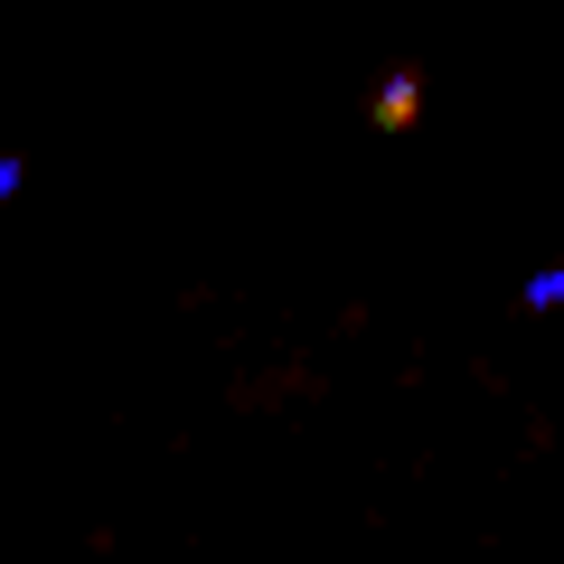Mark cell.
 <instances>
[{
	"instance_id": "obj_3",
	"label": "cell",
	"mask_w": 564,
	"mask_h": 564,
	"mask_svg": "<svg viewBox=\"0 0 564 564\" xmlns=\"http://www.w3.org/2000/svg\"><path fill=\"white\" fill-rule=\"evenodd\" d=\"M10 188H20V161H0V207H10Z\"/></svg>"
},
{
	"instance_id": "obj_2",
	"label": "cell",
	"mask_w": 564,
	"mask_h": 564,
	"mask_svg": "<svg viewBox=\"0 0 564 564\" xmlns=\"http://www.w3.org/2000/svg\"><path fill=\"white\" fill-rule=\"evenodd\" d=\"M518 302H527V311H555V302H564V263H555V273H527Z\"/></svg>"
},
{
	"instance_id": "obj_1",
	"label": "cell",
	"mask_w": 564,
	"mask_h": 564,
	"mask_svg": "<svg viewBox=\"0 0 564 564\" xmlns=\"http://www.w3.org/2000/svg\"><path fill=\"white\" fill-rule=\"evenodd\" d=\"M423 122V85L414 76H386L377 85V132H414Z\"/></svg>"
}]
</instances>
